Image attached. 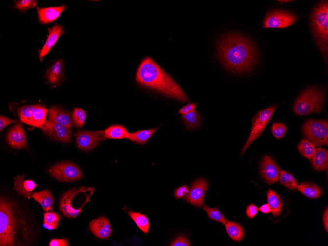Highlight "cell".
Returning <instances> with one entry per match:
<instances>
[{
  "label": "cell",
  "instance_id": "obj_30",
  "mask_svg": "<svg viewBox=\"0 0 328 246\" xmlns=\"http://www.w3.org/2000/svg\"><path fill=\"white\" fill-rule=\"evenodd\" d=\"M181 118L186 127L189 129H193L199 126L201 122L200 114L196 110L183 114Z\"/></svg>",
  "mask_w": 328,
  "mask_h": 246
},
{
  "label": "cell",
  "instance_id": "obj_15",
  "mask_svg": "<svg viewBox=\"0 0 328 246\" xmlns=\"http://www.w3.org/2000/svg\"><path fill=\"white\" fill-rule=\"evenodd\" d=\"M89 227L91 232L100 239H107L112 233L110 224L105 217H100L92 220Z\"/></svg>",
  "mask_w": 328,
  "mask_h": 246
},
{
  "label": "cell",
  "instance_id": "obj_4",
  "mask_svg": "<svg viewBox=\"0 0 328 246\" xmlns=\"http://www.w3.org/2000/svg\"><path fill=\"white\" fill-rule=\"evenodd\" d=\"M325 95V91L321 88L313 87L306 89L296 100L294 111L300 115L320 113L323 109Z\"/></svg>",
  "mask_w": 328,
  "mask_h": 246
},
{
  "label": "cell",
  "instance_id": "obj_40",
  "mask_svg": "<svg viewBox=\"0 0 328 246\" xmlns=\"http://www.w3.org/2000/svg\"><path fill=\"white\" fill-rule=\"evenodd\" d=\"M69 243L66 238L52 239L49 242V246H68Z\"/></svg>",
  "mask_w": 328,
  "mask_h": 246
},
{
  "label": "cell",
  "instance_id": "obj_2",
  "mask_svg": "<svg viewBox=\"0 0 328 246\" xmlns=\"http://www.w3.org/2000/svg\"><path fill=\"white\" fill-rule=\"evenodd\" d=\"M136 79L140 85L165 96L182 102L189 101L173 79L150 57L145 58L141 62L137 71Z\"/></svg>",
  "mask_w": 328,
  "mask_h": 246
},
{
  "label": "cell",
  "instance_id": "obj_47",
  "mask_svg": "<svg viewBox=\"0 0 328 246\" xmlns=\"http://www.w3.org/2000/svg\"><path fill=\"white\" fill-rule=\"evenodd\" d=\"M277 1L279 2H280V3H288V2L293 1V0H277Z\"/></svg>",
  "mask_w": 328,
  "mask_h": 246
},
{
  "label": "cell",
  "instance_id": "obj_24",
  "mask_svg": "<svg viewBox=\"0 0 328 246\" xmlns=\"http://www.w3.org/2000/svg\"><path fill=\"white\" fill-rule=\"evenodd\" d=\"M268 204L270 207L271 212L274 216H279L282 210V202L279 195L269 189L267 192Z\"/></svg>",
  "mask_w": 328,
  "mask_h": 246
},
{
  "label": "cell",
  "instance_id": "obj_23",
  "mask_svg": "<svg viewBox=\"0 0 328 246\" xmlns=\"http://www.w3.org/2000/svg\"><path fill=\"white\" fill-rule=\"evenodd\" d=\"M104 132L106 139H128L129 133L126 128L121 125H112L107 128Z\"/></svg>",
  "mask_w": 328,
  "mask_h": 246
},
{
  "label": "cell",
  "instance_id": "obj_44",
  "mask_svg": "<svg viewBox=\"0 0 328 246\" xmlns=\"http://www.w3.org/2000/svg\"><path fill=\"white\" fill-rule=\"evenodd\" d=\"M17 122V120L10 119L8 117L0 115V131L6 126Z\"/></svg>",
  "mask_w": 328,
  "mask_h": 246
},
{
  "label": "cell",
  "instance_id": "obj_14",
  "mask_svg": "<svg viewBox=\"0 0 328 246\" xmlns=\"http://www.w3.org/2000/svg\"><path fill=\"white\" fill-rule=\"evenodd\" d=\"M6 139L9 145L13 148H26L27 146L25 131L19 123L9 130Z\"/></svg>",
  "mask_w": 328,
  "mask_h": 246
},
{
  "label": "cell",
  "instance_id": "obj_9",
  "mask_svg": "<svg viewBox=\"0 0 328 246\" xmlns=\"http://www.w3.org/2000/svg\"><path fill=\"white\" fill-rule=\"evenodd\" d=\"M49 172L52 177L65 182L77 180L83 177L79 167L70 162H63L55 164L49 168Z\"/></svg>",
  "mask_w": 328,
  "mask_h": 246
},
{
  "label": "cell",
  "instance_id": "obj_8",
  "mask_svg": "<svg viewBox=\"0 0 328 246\" xmlns=\"http://www.w3.org/2000/svg\"><path fill=\"white\" fill-rule=\"evenodd\" d=\"M297 19V16L292 12L273 9L267 13L264 20L263 27L285 28L294 24Z\"/></svg>",
  "mask_w": 328,
  "mask_h": 246
},
{
  "label": "cell",
  "instance_id": "obj_28",
  "mask_svg": "<svg viewBox=\"0 0 328 246\" xmlns=\"http://www.w3.org/2000/svg\"><path fill=\"white\" fill-rule=\"evenodd\" d=\"M225 225L228 235L233 240L239 242L243 238L244 231L240 224L235 222L229 221Z\"/></svg>",
  "mask_w": 328,
  "mask_h": 246
},
{
  "label": "cell",
  "instance_id": "obj_3",
  "mask_svg": "<svg viewBox=\"0 0 328 246\" xmlns=\"http://www.w3.org/2000/svg\"><path fill=\"white\" fill-rule=\"evenodd\" d=\"M312 32L314 41L327 60L328 49V1L319 2L314 8L310 18Z\"/></svg>",
  "mask_w": 328,
  "mask_h": 246
},
{
  "label": "cell",
  "instance_id": "obj_5",
  "mask_svg": "<svg viewBox=\"0 0 328 246\" xmlns=\"http://www.w3.org/2000/svg\"><path fill=\"white\" fill-rule=\"evenodd\" d=\"M15 220L11 204L1 198L0 202V246H14Z\"/></svg>",
  "mask_w": 328,
  "mask_h": 246
},
{
  "label": "cell",
  "instance_id": "obj_25",
  "mask_svg": "<svg viewBox=\"0 0 328 246\" xmlns=\"http://www.w3.org/2000/svg\"><path fill=\"white\" fill-rule=\"evenodd\" d=\"M159 127L151 129H145L129 133L128 139L139 144H146Z\"/></svg>",
  "mask_w": 328,
  "mask_h": 246
},
{
  "label": "cell",
  "instance_id": "obj_31",
  "mask_svg": "<svg viewBox=\"0 0 328 246\" xmlns=\"http://www.w3.org/2000/svg\"><path fill=\"white\" fill-rule=\"evenodd\" d=\"M128 214L140 230L146 234L149 232V219L145 215L133 211H129Z\"/></svg>",
  "mask_w": 328,
  "mask_h": 246
},
{
  "label": "cell",
  "instance_id": "obj_12",
  "mask_svg": "<svg viewBox=\"0 0 328 246\" xmlns=\"http://www.w3.org/2000/svg\"><path fill=\"white\" fill-rule=\"evenodd\" d=\"M260 164V172L265 181L269 185L277 182L281 170L276 163L271 157L266 155Z\"/></svg>",
  "mask_w": 328,
  "mask_h": 246
},
{
  "label": "cell",
  "instance_id": "obj_10",
  "mask_svg": "<svg viewBox=\"0 0 328 246\" xmlns=\"http://www.w3.org/2000/svg\"><path fill=\"white\" fill-rule=\"evenodd\" d=\"M77 147L83 151H90L105 139L103 131H79L76 133Z\"/></svg>",
  "mask_w": 328,
  "mask_h": 246
},
{
  "label": "cell",
  "instance_id": "obj_22",
  "mask_svg": "<svg viewBox=\"0 0 328 246\" xmlns=\"http://www.w3.org/2000/svg\"><path fill=\"white\" fill-rule=\"evenodd\" d=\"M32 197L41 205L44 211H52V207L54 203V199L48 190L45 189L40 192H33Z\"/></svg>",
  "mask_w": 328,
  "mask_h": 246
},
{
  "label": "cell",
  "instance_id": "obj_13",
  "mask_svg": "<svg viewBox=\"0 0 328 246\" xmlns=\"http://www.w3.org/2000/svg\"><path fill=\"white\" fill-rule=\"evenodd\" d=\"M41 129L58 141L63 143L71 142V130L62 125L49 120Z\"/></svg>",
  "mask_w": 328,
  "mask_h": 246
},
{
  "label": "cell",
  "instance_id": "obj_46",
  "mask_svg": "<svg viewBox=\"0 0 328 246\" xmlns=\"http://www.w3.org/2000/svg\"><path fill=\"white\" fill-rule=\"evenodd\" d=\"M259 211L265 214L270 213L271 211L270 207L268 204H265L262 205L259 208Z\"/></svg>",
  "mask_w": 328,
  "mask_h": 246
},
{
  "label": "cell",
  "instance_id": "obj_41",
  "mask_svg": "<svg viewBox=\"0 0 328 246\" xmlns=\"http://www.w3.org/2000/svg\"><path fill=\"white\" fill-rule=\"evenodd\" d=\"M189 192L188 187L186 185L178 188L174 192V196L177 199L185 196Z\"/></svg>",
  "mask_w": 328,
  "mask_h": 246
},
{
  "label": "cell",
  "instance_id": "obj_26",
  "mask_svg": "<svg viewBox=\"0 0 328 246\" xmlns=\"http://www.w3.org/2000/svg\"><path fill=\"white\" fill-rule=\"evenodd\" d=\"M297 189L304 195L312 199L317 198L322 194V190L320 187L310 183H300Z\"/></svg>",
  "mask_w": 328,
  "mask_h": 246
},
{
  "label": "cell",
  "instance_id": "obj_37",
  "mask_svg": "<svg viewBox=\"0 0 328 246\" xmlns=\"http://www.w3.org/2000/svg\"><path fill=\"white\" fill-rule=\"evenodd\" d=\"M37 3V1L34 0H19L16 2L14 6L20 11H25L35 7Z\"/></svg>",
  "mask_w": 328,
  "mask_h": 246
},
{
  "label": "cell",
  "instance_id": "obj_17",
  "mask_svg": "<svg viewBox=\"0 0 328 246\" xmlns=\"http://www.w3.org/2000/svg\"><path fill=\"white\" fill-rule=\"evenodd\" d=\"M24 177V175H22L14 177V188L22 196L30 198L32 196L33 191L38 186L39 184L35 183L32 180H25Z\"/></svg>",
  "mask_w": 328,
  "mask_h": 246
},
{
  "label": "cell",
  "instance_id": "obj_33",
  "mask_svg": "<svg viewBox=\"0 0 328 246\" xmlns=\"http://www.w3.org/2000/svg\"><path fill=\"white\" fill-rule=\"evenodd\" d=\"M298 150L302 156L310 160L314 155L316 148L311 142L302 139L298 145Z\"/></svg>",
  "mask_w": 328,
  "mask_h": 246
},
{
  "label": "cell",
  "instance_id": "obj_27",
  "mask_svg": "<svg viewBox=\"0 0 328 246\" xmlns=\"http://www.w3.org/2000/svg\"><path fill=\"white\" fill-rule=\"evenodd\" d=\"M47 111L48 110L44 106L41 105H37L28 125L42 128L47 122L46 115Z\"/></svg>",
  "mask_w": 328,
  "mask_h": 246
},
{
  "label": "cell",
  "instance_id": "obj_38",
  "mask_svg": "<svg viewBox=\"0 0 328 246\" xmlns=\"http://www.w3.org/2000/svg\"><path fill=\"white\" fill-rule=\"evenodd\" d=\"M286 126L281 123H274L272 126V132L273 135L278 139L281 138L286 132Z\"/></svg>",
  "mask_w": 328,
  "mask_h": 246
},
{
  "label": "cell",
  "instance_id": "obj_7",
  "mask_svg": "<svg viewBox=\"0 0 328 246\" xmlns=\"http://www.w3.org/2000/svg\"><path fill=\"white\" fill-rule=\"evenodd\" d=\"M278 107V105L271 106L259 111L254 116L250 134L247 141L243 147L241 156L244 154L251 143L260 136Z\"/></svg>",
  "mask_w": 328,
  "mask_h": 246
},
{
  "label": "cell",
  "instance_id": "obj_21",
  "mask_svg": "<svg viewBox=\"0 0 328 246\" xmlns=\"http://www.w3.org/2000/svg\"><path fill=\"white\" fill-rule=\"evenodd\" d=\"M311 164L313 168L318 171H325L328 166V152L321 147L316 149L311 158Z\"/></svg>",
  "mask_w": 328,
  "mask_h": 246
},
{
  "label": "cell",
  "instance_id": "obj_42",
  "mask_svg": "<svg viewBox=\"0 0 328 246\" xmlns=\"http://www.w3.org/2000/svg\"><path fill=\"white\" fill-rule=\"evenodd\" d=\"M196 106L197 104L193 103L184 106L180 109L178 113L183 115L192 112L195 110Z\"/></svg>",
  "mask_w": 328,
  "mask_h": 246
},
{
  "label": "cell",
  "instance_id": "obj_43",
  "mask_svg": "<svg viewBox=\"0 0 328 246\" xmlns=\"http://www.w3.org/2000/svg\"><path fill=\"white\" fill-rule=\"evenodd\" d=\"M259 211V208L254 204H250L246 209L247 216L250 219L254 218Z\"/></svg>",
  "mask_w": 328,
  "mask_h": 246
},
{
  "label": "cell",
  "instance_id": "obj_39",
  "mask_svg": "<svg viewBox=\"0 0 328 246\" xmlns=\"http://www.w3.org/2000/svg\"><path fill=\"white\" fill-rule=\"evenodd\" d=\"M171 246H189L190 244L188 239L182 235L176 238L170 244Z\"/></svg>",
  "mask_w": 328,
  "mask_h": 246
},
{
  "label": "cell",
  "instance_id": "obj_32",
  "mask_svg": "<svg viewBox=\"0 0 328 246\" xmlns=\"http://www.w3.org/2000/svg\"><path fill=\"white\" fill-rule=\"evenodd\" d=\"M279 179V184L288 189L291 190L297 189L298 182L291 173L281 170H280Z\"/></svg>",
  "mask_w": 328,
  "mask_h": 246
},
{
  "label": "cell",
  "instance_id": "obj_45",
  "mask_svg": "<svg viewBox=\"0 0 328 246\" xmlns=\"http://www.w3.org/2000/svg\"><path fill=\"white\" fill-rule=\"evenodd\" d=\"M323 224L327 232H328V207L325 209L323 217Z\"/></svg>",
  "mask_w": 328,
  "mask_h": 246
},
{
  "label": "cell",
  "instance_id": "obj_36",
  "mask_svg": "<svg viewBox=\"0 0 328 246\" xmlns=\"http://www.w3.org/2000/svg\"><path fill=\"white\" fill-rule=\"evenodd\" d=\"M203 209L207 212L210 219L222 223L224 225L227 222V219L219 209L217 208H211L206 205H204Z\"/></svg>",
  "mask_w": 328,
  "mask_h": 246
},
{
  "label": "cell",
  "instance_id": "obj_6",
  "mask_svg": "<svg viewBox=\"0 0 328 246\" xmlns=\"http://www.w3.org/2000/svg\"><path fill=\"white\" fill-rule=\"evenodd\" d=\"M302 130L306 138L314 146L328 144V122L325 120H310L303 125Z\"/></svg>",
  "mask_w": 328,
  "mask_h": 246
},
{
  "label": "cell",
  "instance_id": "obj_16",
  "mask_svg": "<svg viewBox=\"0 0 328 246\" xmlns=\"http://www.w3.org/2000/svg\"><path fill=\"white\" fill-rule=\"evenodd\" d=\"M63 33L64 29L62 26L57 23L53 26L52 28L49 29L48 38L39 52V56L41 61L42 60L43 58L49 53Z\"/></svg>",
  "mask_w": 328,
  "mask_h": 246
},
{
  "label": "cell",
  "instance_id": "obj_1",
  "mask_svg": "<svg viewBox=\"0 0 328 246\" xmlns=\"http://www.w3.org/2000/svg\"><path fill=\"white\" fill-rule=\"evenodd\" d=\"M217 50L225 68L237 73L250 71L258 60L254 44L240 34H229L224 36L218 42Z\"/></svg>",
  "mask_w": 328,
  "mask_h": 246
},
{
  "label": "cell",
  "instance_id": "obj_35",
  "mask_svg": "<svg viewBox=\"0 0 328 246\" xmlns=\"http://www.w3.org/2000/svg\"><path fill=\"white\" fill-rule=\"evenodd\" d=\"M37 105H28L21 107L18 111L21 121L24 123L29 124Z\"/></svg>",
  "mask_w": 328,
  "mask_h": 246
},
{
  "label": "cell",
  "instance_id": "obj_11",
  "mask_svg": "<svg viewBox=\"0 0 328 246\" xmlns=\"http://www.w3.org/2000/svg\"><path fill=\"white\" fill-rule=\"evenodd\" d=\"M208 187V182L207 180L202 178L196 180L191 185L184 200L195 206L201 207L204 205L205 195Z\"/></svg>",
  "mask_w": 328,
  "mask_h": 246
},
{
  "label": "cell",
  "instance_id": "obj_18",
  "mask_svg": "<svg viewBox=\"0 0 328 246\" xmlns=\"http://www.w3.org/2000/svg\"><path fill=\"white\" fill-rule=\"evenodd\" d=\"M49 120L62 125L71 130L72 122L69 112L64 109L54 106L49 110Z\"/></svg>",
  "mask_w": 328,
  "mask_h": 246
},
{
  "label": "cell",
  "instance_id": "obj_19",
  "mask_svg": "<svg viewBox=\"0 0 328 246\" xmlns=\"http://www.w3.org/2000/svg\"><path fill=\"white\" fill-rule=\"evenodd\" d=\"M66 5L58 7H37L39 20L43 24L49 23L57 19L66 8Z\"/></svg>",
  "mask_w": 328,
  "mask_h": 246
},
{
  "label": "cell",
  "instance_id": "obj_20",
  "mask_svg": "<svg viewBox=\"0 0 328 246\" xmlns=\"http://www.w3.org/2000/svg\"><path fill=\"white\" fill-rule=\"evenodd\" d=\"M64 65L61 60L55 61L48 69L46 77L48 82L54 85H57L62 79L64 74Z\"/></svg>",
  "mask_w": 328,
  "mask_h": 246
},
{
  "label": "cell",
  "instance_id": "obj_34",
  "mask_svg": "<svg viewBox=\"0 0 328 246\" xmlns=\"http://www.w3.org/2000/svg\"><path fill=\"white\" fill-rule=\"evenodd\" d=\"M87 117L85 110L79 108H75L71 113V119L76 128H82L83 126Z\"/></svg>",
  "mask_w": 328,
  "mask_h": 246
},
{
  "label": "cell",
  "instance_id": "obj_29",
  "mask_svg": "<svg viewBox=\"0 0 328 246\" xmlns=\"http://www.w3.org/2000/svg\"><path fill=\"white\" fill-rule=\"evenodd\" d=\"M61 218V215L57 212H46L44 213L43 226L48 229H57Z\"/></svg>",
  "mask_w": 328,
  "mask_h": 246
}]
</instances>
